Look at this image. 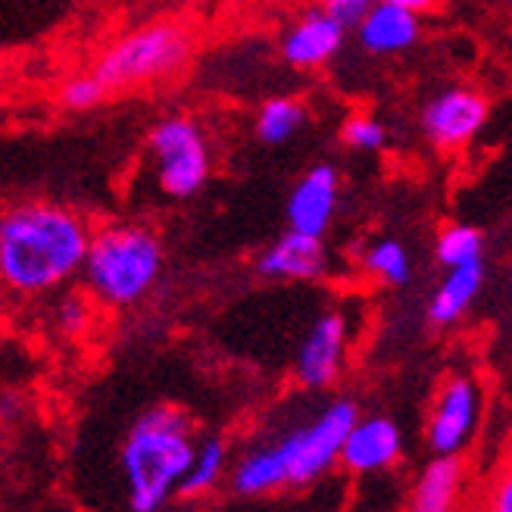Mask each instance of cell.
I'll return each instance as SVG.
<instances>
[{"label": "cell", "mask_w": 512, "mask_h": 512, "mask_svg": "<svg viewBox=\"0 0 512 512\" xmlns=\"http://www.w3.org/2000/svg\"><path fill=\"white\" fill-rule=\"evenodd\" d=\"M316 4H322L331 16H338L347 29H353L356 22H360V16L366 13V7L372 4V0H316Z\"/></svg>", "instance_id": "25"}, {"label": "cell", "mask_w": 512, "mask_h": 512, "mask_svg": "<svg viewBox=\"0 0 512 512\" xmlns=\"http://www.w3.org/2000/svg\"><path fill=\"white\" fill-rule=\"evenodd\" d=\"M94 300L85 291H60L50 297V322H54L57 335L69 338V341H79L88 335V328L94 325Z\"/></svg>", "instance_id": "20"}, {"label": "cell", "mask_w": 512, "mask_h": 512, "mask_svg": "<svg viewBox=\"0 0 512 512\" xmlns=\"http://www.w3.org/2000/svg\"><path fill=\"white\" fill-rule=\"evenodd\" d=\"M350 353V319L344 310H325L306 328L294 353V381L303 391H328L341 381Z\"/></svg>", "instance_id": "9"}, {"label": "cell", "mask_w": 512, "mask_h": 512, "mask_svg": "<svg viewBox=\"0 0 512 512\" xmlns=\"http://www.w3.org/2000/svg\"><path fill=\"white\" fill-rule=\"evenodd\" d=\"M481 288H484V260H472V263L447 269L444 281L431 294L428 322L438 328L456 325L472 310V303L478 300Z\"/></svg>", "instance_id": "16"}, {"label": "cell", "mask_w": 512, "mask_h": 512, "mask_svg": "<svg viewBox=\"0 0 512 512\" xmlns=\"http://www.w3.org/2000/svg\"><path fill=\"white\" fill-rule=\"evenodd\" d=\"M166 272V244L147 222L116 219L94 225L79 272L82 291L100 310H135Z\"/></svg>", "instance_id": "4"}, {"label": "cell", "mask_w": 512, "mask_h": 512, "mask_svg": "<svg viewBox=\"0 0 512 512\" xmlns=\"http://www.w3.org/2000/svg\"><path fill=\"white\" fill-rule=\"evenodd\" d=\"M110 100L107 88L94 79L91 69H82V72H69L66 79L57 85V107L63 113H91L97 107H104Z\"/></svg>", "instance_id": "22"}, {"label": "cell", "mask_w": 512, "mask_h": 512, "mask_svg": "<svg viewBox=\"0 0 512 512\" xmlns=\"http://www.w3.org/2000/svg\"><path fill=\"white\" fill-rule=\"evenodd\" d=\"M509 4H512V0H509Z\"/></svg>", "instance_id": "29"}, {"label": "cell", "mask_w": 512, "mask_h": 512, "mask_svg": "<svg viewBox=\"0 0 512 512\" xmlns=\"http://www.w3.org/2000/svg\"><path fill=\"white\" fill-rule=\"evenodd\" d=\"M481 253H484V235L475 225H466V222H453L441 228L438 238H434V260L444 269L481 260Z\"/></svg>", "instance_id": "21"}, {"label": "cell", "mask_w": 512, "mask_h": 512, "mask_svg": "<svg viewBox=\"0 0 512 512\" xmlns=\"http://www.w3.org/2000/svg\"><path fill=\"white\" fill-rule=\"evenodd\" d=\"M466 463L463 456H434L419 472L406 512H456L463 500Z\"/></svg>", "instance_id": "15"}, {"label": "cell", "mask_w": 512, "mask_h": 512, "mask_svg": "<svg viewBox=\"0 0 512 512\" xmlns=\"http://www.w3.org/2000/svg\"><path fill=\"white\" fill-rule=\"evenodd\" d=\"M197 441V425L182 406L153 403L135 416L119 447L128 512H163L175 500Z\"/></svg>", "instance_id": "3"}, {"label": "cell", "mask_w": 512, "mask_h": 512, "mask_svg": "<svg viewBox=\"0 0 512 512\" xmlns=\"http://www.w3.org/2000/svg\"><path fill=\"white\" fill-rule=\"evenodd\" d=\"M491 119V100L472 85H450L431 94L422 107L419 128L434 150H463L469 147Z\"/></svg>", "instance_id": "8"}, {"label": "cell", "mask_w": 512, "mask_h": 512, "mask_svg": "<svg viewBox=\"0 0 512 512\" xmlns=\"http://www.w3.org/2000/svg\"><path fill=\"white\" fill-rule=\"evenodd\" d=\"M347 32V25L338 16H331L322 4L306 7L281 29L278 57L297 72L325 69L344 50Z\"/></svg>", "instance_id": "10"}, {"label": "cell", "mask_w": 512, "mask_h": 512, "mask_svg": "<svg viewBox=\"0 0 512 512\" xmlns=\"http://www.w3.org/2000/svg\"><path fill=\"white\" fill-rule=\"evenodd\" d=\"M356 44H360L369 57H400L406 50H413L422 38V16L384 4V0H372L360 22L353 25Z\"/></svg>", "instance_id": "14"}, {"label": "cell", "mask_w": 512, "mask_h": 512, "mask_svg": "<svg viewBox=\"0 0 512 512\" xmlns=\"http://www.w3.org/2000/svg\"><path fill=\"white\" fill-rule=\"evenodd\" d=\"M360 406L350 397H335L319 406L310 419L272 434L266 441L247 444L228 466V484L238 497H269L288 488H310L331 469Z\"/></svg>", "instance_id": "2"}, {"label": "cell", "mask_w": 512, "mask_h": 512, "mask_svg": "<svg viewBox=\"0 0 512 512\" xmlns=\"http://www.w3.org/2000/svg\"><path fill=\"white\" fill-rule=\"evenodd\" d=\"M306 122H310V107L294 94H278V97H266L256 107L253 135L266 147H281L294 141L306 128Z\"/></svg>", "instance_id": "17"}, {"label": "cell", "mask_w": 512, "mask_h": 512, "mask_svg": "<svg viewBox=\"0 0 512 512\" xmlns=\"http://www.w3.org/2000/svg\"><path fill=\"white\" fill-rule=\"evenodd\" d=\"M481 512H512V459L497 469L481 497Z\"/></svg>", "instance_id": "24"}, {"label": "cell", "mask_w": 512, "mask_h": 512, "mask_svg": "<svg viewBox=\"0 0 512 512\" xmlns=\"http://www.w3.org/2000/svg\"><path fill=\"white\" fill-rule=\"evenodd\" d=\"M4 72H7V54H4V47H0V82H4Z\"/></svg>", "instance_id": "27"}, {"label": "cell", "mask_w": 512, "mask_h": 512, "mask_svg": "<svg viewBox=\"0 0 512 512\" xmlns=\"http://www.w3.org/2000/svg\"><path fill=\"white\" fill-rule=\"evenodd\" d=\"M0 331H4V322H0Z\"/></svg>", "instance_id": "28"}, {"label": "cell", "mask_w": 512, "mask_h": 512, "mask_svg": "<svg viewBox=\"0 0 512 512\" xmlns=\"http://www.w3.org/2000/svg\"><path fill=\"white\" fill-rule=\"evenodd\" d=\"M228 466H232V450H228V441L219 438V434L200 438L191 466L182 478V488H178V497H203V494L216 491L228 475Z\"/></svg>", "instance_id": "18"}, {"label": "cell", "mask_w": 512, "mask_h": 512, "mask_svg": "<svg viewBox=\"0 0 512 512\" xmlns=\"http://www.w3.org/2000/svg\"><path fill=\"white\" fill-rule=\"evenodd\" d=\"M197 54L194 25L182 19H153L113 38L88 66L107 94H125L175 82Z\"/></svg>", "instance_id": "5"}, {"label": "cell", "mask_w": 512, "mask_h": 512, "mask_svg": "<svg viewBox=\"0 0 512 512\" xmlns=\"http://www.w3.org/2000/svg\"><path fill=\"white\" fill-rule=\"evenodd\" d=\"M341 207V172L331 163H316L306 169L288 194L285 219L288 228L303 235L325 238Z\"/></svg>", "instance_id": "12"}, {"label": "cell", "mask_w": 512, "mask_h": 512, "mask_svg": "<svg viewBox=\"0 0 512 512\" xmlns=\"http://www.w3.org/2000/svg\"><path fill=\"white\" fill-rule=\"evenodd\" d=\"M403 459V431L391 416H356L350 425L338 466L350 475H381L391 472Z\"/></svg>", "instance_id": "11"}, {"label": "cell", "mask_w": 512, "mask_h": 512, "mask_svg": "<svg viewBox=\"0 0 512 512\" xmlns=\"http://www.w3.org/2000/svg\"><path fill=\"white\" fill-rule=\"evenodd\" d=\"M478 422L481 384L469 372H453L434 391L425 422V444L434 456H463L475 441Z\"/></svg>", "instance_id": "7"}, {"label": "cell", "mask_w": 512, "mask_h": 512, "mask_svg": "<svg viewBox=\"0 0 512 512\" xmlns=\"http://www.w3.org/2000/svg\"><path fill=\"white\" fill-rule=\"evenodd\" d=\"M384 4H397V7H406V10L425 16L428 10H434V4H438V0H384Z\"/></svg>", "instance_id": "26"}, {"label": "cell", "mask_w": 512, "mask_h": 512, "mask_svg": "<svg viewBox=\"0 0 512 512\" xmlns=\"http://www.w3.org/2000/svg\"><path fill=\"white\" fill-rule=\"evenodd\" d=\"M360 269L384 288H403L413 278V256L397 238H375L360 250Z\"/></svg>", "instance_id": "19"}, {"label": "cell", "mask_w": 512, "mask_h": 512, "mask_svg": "<svg viewBox=\"0 0 512 512\" xmlns=\"http://www.w3.org/2000/svg\"><path fill=\"white\" fill-rule=\"evenodd\" d=\"M94 222L60 200L22 197L0 207V300L38 303L72 288Z\"/></svg>", "instance_id": "1"}, {"label": "cell", "mask_w": 512, "mask_h": 512, "mask_svg": "<svg viewBox=\"0 0 512 512\" xmlns=\"http://www.w3.org/2000/svg\"><path fill=\"white\" fill-rule=\"evenodd\" d=\"M253 269L266 281H319L328 272L325 238L288 228L269 247L256 253Z\"/></svg>", "instance_id": "13"}, {"label": "cell", "mask_w": 512, "mask_h": 512, "mask_svg": "<svg viewBox=\"0 0 512 512\" xmlns=\"http://www.w3.org/2000/svg\"><path fill=\"white\" fill-rule=\"evenodd\" d=\"M144 157L150 182L166 200H191L210 185L216 150L207 125L191 113H166L147 128Z\"/></svg>", "instance_id": "6"}, {"label": "cell", "mask_w": 512, "mask_h": 512, "mask_svg": "<svg viewBox=\"0 0 512 512\" xmlns=\"http://www.w3.org/2000/svg\"><path fill=\"white\" fill-rule=\"evenodd\" d=\"M341 141L350 150L360 153H378L388 147V125L375 113H350L341 122Z\"/></svg>", "instance_id": "23"}]
</instances>
